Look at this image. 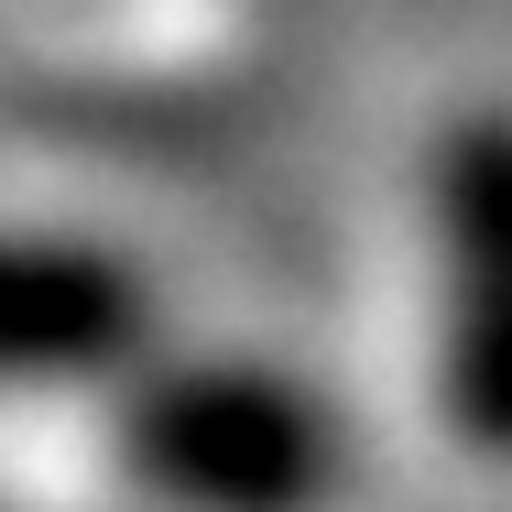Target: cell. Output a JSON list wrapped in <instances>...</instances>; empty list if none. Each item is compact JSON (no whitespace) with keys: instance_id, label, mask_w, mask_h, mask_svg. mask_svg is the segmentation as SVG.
Here are the masks:
<instances>
[{"instance_id":"cell-1","label":"cell","mask_w":512,"mask_h":512,"mask_svg":"<svg viewBox=\"0 0 512 512\" xmlns=\"http://www.w3.org/2000/svg\"><path fill=\"white\" fill-rule=\"evenodd\" d=\"M120 469L164 512H327L349 491L338 404L273 360H131Z\"/></svg>"},{"instance_id":"cell-2","label":"cell","mask_w":512,"mask_h":512,"mask_svg":"<svg viewBox=\"0 0 512 512\" xmlns=\"http://www.w3.org/2000/svg\"><path fill=\"white\" fill-rule=\"evenodd\" d=\"M436 240V404L512 469V109H469L425 153Z\"/></svg>"},{"instance_id":"cell-3","label":"cell","mask_w":512,"mask_h":512,"mask_svg":"<svg viewBox=\"0 0 512 512\" xmlns=\"http://www.w3.org/2000/svg\"><path fill=\"white\" fill-rule=\"evenodd\" d=\"M153 349V284L99 240L0 229V393H88Z\"/></svg>"}]
</instances>
